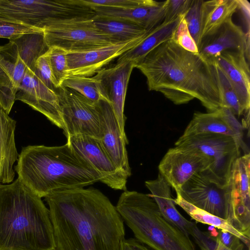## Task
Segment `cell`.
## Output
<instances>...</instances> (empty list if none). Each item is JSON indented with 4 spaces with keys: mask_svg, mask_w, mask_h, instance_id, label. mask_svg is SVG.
<instances>
[{
    "mask_svg": "<svg viewBox=\"0 0 250 250\" xmlns=\"http://www.w3.org/2000/svg\"><path fill=\"white\" fill-rule=\"evenodd\" d=\"M15 100L21 101L44 115L58 127L62 123L57 94L30 70H27L18 88Z\"/></svg>",
    "mask_w": 250,
    "mask_h": 250,
    "instance_id": "15",
    "label": "cell"
},
{
    "mask_svg": "<svg viewBox=\"0 0 250 250\" xmlns=\"http://www.w3.org/2000/svg\"><path fill=\"white\" fill-rule=\"evenodd\" d=\"M81 4L92 7L124 9L149 3L151 0H77Z\"/></svg>",
    "mask_w": 250,
    "mask_h": 250,
    "instance_id": "36",
    "label": "cell"
},
{
    "mask_svg": "<svg viewBox=\"0 0 250 250\" xmlns=\"http://www.w3.org/2000/svg\"><path fill=\"white\" fill-rule=\"evenodd\" d=\"M67 52L57 46L49 47L46 52L53 75L60 87L64 81L68 77L66 59Z\"/></svg>",
    "mask_w": 250,
    "mask_h": 250,
    "instance_id": "32",
    "label": "cell"
},
{
    "mask_svg": "<svg viewBox=\"0 0 250 250\" xmlns=\"http://www.w3.org/2000/svg\"><path fill=\"white\" fill-rule=\"evenodd\" d=\"M176 192L197 208L228 220L242 232L235 214L230 178L229 183H222L203 171L193 175Z\"/></svg>",
    "mask_w": 250,
    "mask_h": 250,
    "instance_id": "7",
    "label": "cell"
},
{
    "mask_svg": "<svg viewBox=\"0 0 250 250\" xmlns=\"http://www.w3.org/2000/svg\"><path fill=\"white\" fill-rule=\"evenodd\" d=\"M173 201L175 204L179 206L196 222L207 224L233 234L238 237L248 249H250V238L235 229L228 220L197 208L184 200L178 192H176V197L173 199Z\"/></svg>",
    "mask_w": 250,
    "mask_h": 250,
    "instance_id": "27",
    "label": "cell"
},
{
    "mask_svg": "<svg viewBox=\"0 0 250 250\" xmlns=\"http://www.w3.org/2000/svg\"><path fill=\"white\" fill-rule=\"evenodd\" d=\"M17 161L18 178L41 198L55 191L83 188L102 179L67 143L23 147Z\"/></svg>",
    "mask_w": 250,
    "mask_h": 250,
    "instance_id": "4",
    "label": "cell"
},
{
    "mask_svg": "<svg viewBox=\"0 0 250 250\" xmlns=\"http://www.w3.org/2000/svg\"><path fill=\"white\" fill-rule=\"evenodd\" d=\"M236 0H204L202 39L214 32L237 11Z\"/></svg>",
    "mask_w": 250,
    "mask_h": 250,
    "instance_id": "26",
    "label": "cell"
},
{
    "mask_svg": "<svg viewBox=\"0 0 250 250\" xmlns=\"http://www.w3.org/2000/svg\"><path fill=\"white\" fill-rule=\"evenodd\" d=\"M146 36L87 51L67 53L68 77H93L111 61L139 44Z\"/></svg>",
    "mask_w": 250,
    "mask_h": 250,
    "instance_id": "14",
    "label": "cell"
},
{
    "mask_svg": "<svg viewBox=\"0 0 250 250\" xmlns=\"http://www.w3.org/2000/svg\"><path fill=\"white\" fill-rule=\"evenodd\" d=\"M238 4L237 10L240 12L244 25L243 31L246 36H250V4L246 0H236Z\"/></svg>",
    "mask_w": 250,
    "mask_h": 250,
    "instance_id": "41",
    "label": "cell"
},
{
    "mask_svg": "<svg viewBox=\"0 0 250 250\" xmlns=\"http://www.w3.org/2000/svg\"><path fill=\"white\" fill-rule=\"evenodd\" d=\"M66 138L74 151L101 176V182L114 189L126 190L128 176L116 167L100 139L84 135Z\"/></svg>",
    "mask_w": 250,
    "mask_h": 250,
    "instance_id": "11",
    "label": "cell"
},
{
    "mask_svg": "<svg viewBox=\"0 0 250 250\" xmlns=\"http://www.w3.org/2000/svg\"><path fill=\"white\" fill-rule=\"evenodd\" d=\"M184 16L168 22H163L149 32L139 44L119 57L117 62L131 61L135 64L158 45L172 39L175 31Z\"/></svg>",
    "mask_w": 250,
    "mask_h": 250,
    "instance_id": "25",
    "label": "cell"
},
{
    "mask_svg": "<svg viewBox=\"0 0 250 250\" xmlns=\"http://www.w3.org/2000/svg\"><path fill=\"white\" fill-rule=\"evenodd\" d=\"M212 161L203 152L175 146L169 148L160 161L161 174L176 192L193 175L208 169Z\"/></svg>",
    "mask_w": 250,
    "mask_h": 250,
    "instance_id": "12",
    "label": "cell"
},
{
    "mask_svg": "<svg viewBox=\"0 0 250 250\" xmlns=\"http://www.w3.org/2000/svg\"><path fill=\"white\" fill-rule=\"evenodd\" d=\"M57 250H119L125 238L116 207L93 188L53 191L45 197Z\"/></svg>",
    "mask_w": 250,
    "mask_h": 250,
    "instance_id": "1",
    "label": "cell"
},
{
    "mask_svg": "<svg viewBox=\"0 0 250 250\" xmlns=\"http://www.w3.org/2000/svg\"><path fill=\"white\" fill-rule=\"evenodd\" d=\"M216 238L230 249L244 250L245 244L238 237L228 231L220 229Z\"/></svg>",
    "mask_w": 250,
    "mask_h": 250,
    "instance_id": "40",
    "label": "cell"
},
{
    "mask_svg": "<svg viewBox=\"0 0 250 250\" xmlns=\"http://www.w3.org/2000/svg\"><path fill=\"white\" fill-rule=\"evenodd\" d=\"M150 195L156 203L162 215L169 222L189 236L195 224L183 216L176 208L171 196V187L164 177L159 173L155 180L145 182Z\"/></svg>",
    "mask_w": 250,
    "mask_h": 250,
    "instance_id": "23",
    "label": "cell"
},
{
    "mask_svg": "<svg viewBox=\"0 0 250 250\" xmlns=\"http://www.w3.org/2000/svg\"><path fill=\"white\" fill-rule=\"evenodd\" d=\"M97 27L119 42H124L146 36L149 32L131 22L109 19L93 18Z\"/></svg>",
    "mask_w": 250,
    "mask_h": 250,
    "instance_id": "28",
    "label": "cell"
},
{
    "mask_svg": "<svg viewBox=\"0 0 250 250\" xmlns=\"http://www.w3.org/2000/svg\"><path fill=\"white\" fill-rule=\"evenodd\" d=\"M242 128L229 109L220 107L212 112L194 113L182 135L206 133L224 134L233 137L242 146Z\"/></svg>",
    "mask_w": 250,
    "mask_h": 250,
    "instance_id": "19",
    "label": "cell"
},
{
    "mask_svg": "<svg viewBox=\"0 0 250 250\" xmlns=\"http://www.w3.org/2000/svg\"><path fill=\"white\" fill-rule=\"evenodd\" d=\"M95 15L77 0H0V16L34 27L48 19Z\"/></svg>",
    "mask_w": 250,
    "mask_h": 250,
    "instance_id": "8",
    "label": "cell"
},
{
    "mask_svg": "<svg viewBox=\"0 0 250 250\" xmlns=\"http://www.w3.org/2000/svg\"><path fill=\"white\" fill-rule=\"evenodd\" d=\"M218 88L221 102V107L229 109L232 114L238 117L244 113L240 105L236 93L226 75L214 62Z\"/></svg>",
    "mask_w": 250,
    "mask_h": 250,
    "instance_id": "30",
    "label": "cell"
},
{
    "mask_svg": "<svg viewBox=\"0 0 250 250\" xmlns=\"http://www.w3.org/2000/svg\"><path fill=\"white\" fill-rule=\"evenodd\" d=\"M43 33V29L26 25L0 16V38L9 40L28 33Z\"/></svg>",
    "mask_w": 250,
    "mask_h": 250,
    "instance_id": "34",
    "label": "cell"
},
{
    "mask_svg": "<svg viewBox=\"0 0 250 250\" xmlns=\"http://www.w3.org/2000/svg\"><path fill=\"white\" fill-rule=\"evenodd\" d=\"M93 17L51 19L39 28L48 47L57 46L67 53L87 51L120 42L104 33L95 25Z\"/></svg>",
    "mask_w": 250,
    "mask_h": 250,
    "instance_id": "6",
    "label": "cell"
},
{
    "mask_svg": "<svg viewBox=\"0 0 250 250\" xmlns=\"http://www.w3.org/2000/svg\"><path fill=\"white\" fill-rule=\"evenodd\" d=\"M135 238L153 250H196L189 238L167 221L150 194L124 191L115 206Z\"/></svg>",
    "mask_w": 250,
    "mask_h": 250,
    "instance_id": "5",
    "label": "cell"
},
{
    "mask_svg": "<svg viewBox=\"0 0 250 250\" xmlns=\"http://www.w3.org/2000/svg\"><path fill=\"white\" fill-rule=\"evenodd\" d=\"M94 18L125 21L135 23L147 31H150L164 21L166 1L151 0L147 4L127 8L105 7L91 8Z\"/></svg>",
    "mask_w": 250,
    "mask_h": 250,
    "instance_id": "22",
    "label": "cell"
},
{
    "mask_svg": "<svg viewBox=\"0 0 250 250\" xmlns=\"http://www.w3.org/2000/svg\"><path fill=\"white\" fill-rule=\"evenodd\" d=\"M9 43L15 58L12 80L18 88L26 72H34L37 60L46 53L49 47L43 33H28L11 40Z\"/></svg>",
    "mask_w": 250,
    "mask_h": 250,
    "instance_id": "21",
    "label": "cell"
},
{
    "mask_svg": "<svg viewBox=\"0 0 250 250\" xmlns=\"http://www.w3.org/2000/svg\"><path fill=\"white\" fill-rule=\"evenodd\" d=\"M16 125L0 106V184L10 183L15 177L13 167L19 155L15 140Z\"/></svg>",
    "mask_w": 250,
    "mask_h": 250,
    "instance_id": "24",
    "label": "cell"
},
{
    "mask_svg": "<svg viewBox=\"0 0 250 250\" xmlns=\"http://www.w3.org/2000/svg\"><path fill=\"white\" fill-rule=\"evenodd\" d=\"M17 91L6 62L0 53V106L8 114L16 101Z\"/></svg>",
    "mask_w": 250,
    "mask_h": 250,
    "instance_id": "31",
    "label": "cell"
},
{
    "mask_svg": "<svg viewBox=\"0 0 250 250\" xmlns=\"http://www.w3.org/2000/svg\"><path fill=\"white\" fill-rule=\"evenodd\" d=\"M61 86L74 90L94 103H97L101 100L105 101L101 93L98 82L94 76H69Z\"/></svg>",
    "mask_w": 250,
    "mask_h": 250,
    "instance_id": "29",
    "label": "cell"
},
{
    "mask_svg": "<svg viewBox=\"0 0 250 250\" xmlns=\"http://www.w3.org/2000/svg\"><path fill=\"white\" fill-rule=\"evenodd\" d=\"M18 178L0 184V250H57L49 210Z\"/></svg>",
    "mask_w": 250,
    "mask_h": 250,
    "instance_id": "3",
    "label": "cell"
},
{
    "mask_svg": "<svg viewBox=\"0 0 250 250\" xmlns=\"http://www.w3.org/2000/svg\"><path fill=\"white\" fill-rule=\"evenodd\" d=\"M34 73L46 86L56 92L60 87L54 78L48 58L45 54L37 60Z\"/></svg>",
    "mask_w": 250,
    "mask_h": 250,
    "instance_id": "37",
    "label": "cell"
},
{
    "mask_svg": "<svg viewBox=\"0 0 250 250\" xmlns=\"http://www.w3.org/2000/svg\"><path fill=\"white\" fill-rule=\"evenodd\" d=\"M250 36H246L243 28L235 24L231 18L212 34L202 39L198 53L214 62L225 51H244L250 63Z\"/></svg>",
    "mask_w": 250,
    "mask_h": 250,
    "instance_id": "16",
    "label": "cell"
},
{
    "mask_svg": "<svg viewBox=\"0 0 250 250\" xmlns=\"http://www.w3.org/2000/svg\"><path fill=\"white\" fill-rule=\"evenodd\" d=\"M56 93L66 137L84 135L100 139L101 120L97 103L62 86L57 90Z\"/></svg>",
    "mask_w": 250,
    "mask_h": 250,
    "instance_id": "10",
    "label": "cell"
},
{
    "mask_svg": "<svg viewBox=\"0 0 250 250\" xmlns=\"http://www.w3.org/2000/svg\"><path fill=\"white\" fill-rule=\"evenodd\" d=\"M176 146L201 151L212 161L204 170L223 183H229L233 164L240 156L241 144L233 137L221 134L206 133L182 135L175 143Z\"/></svg>",
    "mask_w": 250,
    "mask_h": 250,
    "instance_id": "9",
    "label": "cell"
},
{
    "mask_svg": "<svg viewBox=\"0 0 250 250\" xmlns=\"http://www.w3.org/2000/svg\"><path fill=\"white\" fill-rule=\"evenodd\" d=\"M119 250H152L136 238L125 239Z\"/></svg>",
    "mask_w": 250,
    "mask_h": 250,
    "instance_id": "42",
    "label": "cell"
},
{
    "mask_svg": "<svg viewBox=\"0 0 250 250\" xmlns=\"http://www.w3.org/2000/svg\"><path fill=\"white\" fill-rule=\"evenodd\" d=\"M135 67L146 77L149 91L161 93L175 104L197 99L208 112L221 107L214 62L172 39L152 50Z\"/></svg>",
    "mask_w": 250,
    "mask_h": 250,
    "instance_id": "2",
    "label": "cell"
},
{
    "mask_svg": "<svg viewBox=\"0 0 250 250\" xmlns=\"http://www.w3.org/2000/svg\"><path fill=\"white\" fill-rule=\"evenodd\" d=\"M192 0H166V10L163 22L172 21L184 16L191 4Z\"/></svg>",
    "mask_w": 250,
    "mask_h": 250,
    "instance_id": "39",
    "label": "cell"
},
{
    "mask_svg": "<svg viewBox=\"0 0 250 250\" xmlns=\"http://www.w3.org/2000/svg\"><path fill=\"white\" fill-rule=\"evenodd\" d=\"M135 65L131 61L117 62L114 66L102 68L93 76L102 96L111 106L122 134L126 140L124 105L128 82Z\"/></svg>",
    "mask_w": 250,
    "mask_h": 250,
    "instance_id": "13",
    "label": "cell"
},
{
    "mask_svg": "<svg viewBox=\"0 0 250 250\" xmlns=\"http://www.w3.org/2000/svg\"><path fill=\"white\" fill-rule=\"evenodd\" d=\"M190 235L201 250H232L224 245L216 237L212 236L209 232L202 231L196 223L193 226Z\"/></svg>",
    "mask_w": 250,
    "mask_h": 250,
    "instance_id": "35",
    "label": "cell"
},
{
    "mask_svg": "<svg viewBox=\"0 0 250 250\" xmlns=\"http://www.w3.org/2000/svg\"><path fill=\"white\" fill-rule=\"evenodd\" d=\"M203 2V0H192L191 5L184 15L188 31L198 48L202 40Z\"/></svg>",
    "mask_w": 250,
    "mask_h": 250,
    "instance_id": "33",
    "label": "cell"
},
{
    "mask_svg": "<svg viewBox=\"0 0 250 250\" xmlns=\"http://www.w3.org/2000/svg\"><path fill=\"white\" fill-rule=\"evenodd\" d=\"M232 86L245 118H249L250 107V63L244 51H227L215 58Z\"/></svg>",
    "mask_w": 250,
    "mask_h": 250,
    "instance_id": "18",
    "label": "cell"
},
{
    "mask_svg": "<svg viewBox=\"0 0 250 250\" xmlns=\"http://www.w3.org/2000/svg\"><path fill=\"white\" fill-rule=\"evenodd\" d=\"M172 40L182 48L190 52L198 53V47L188 31L184 16L178 25Z\"/></svg>",
    "mask_w": 250,
    "mask_h": 250,
    "instance_id": "38",
    "label": "cell"
},
{
    "mask_svg": "<svg viewBox=\"0 0 250 250\" xmlns=\"http://www.w3.org/2000/svg\"><path fill=\"white\" fill-rule=\"evenodd\" d=\"M250 155L247 153L234 161L230 174L235 214L241 232L250 234Z\"/></svg>",
    "mask_w": 250,
    "mask_h": 250,
    "instance_id": "20",
    "label": "cell"
},
{
    "mask_svg": "<svg viewBox=\"0 0 250 250\" xmlns=\"http://www.w3.org/2000/svg\"><path fill=\"white\" fill-rule=\"evenodd\" d=\"M97 104L101 114V143L116 167L128 177L131 174L126 148L128 141L122 134L110 104L101 100Z\"/></svg>",
    "mask_w": 250,
    "mask_h": 250,
    "instance_id": "17",
    "label": "cell"
}]
</instances>
